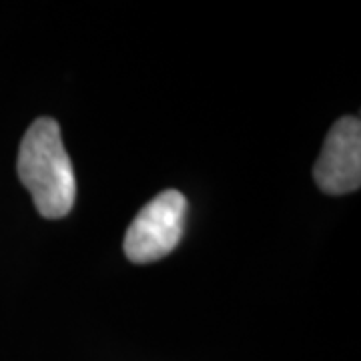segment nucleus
Wrapping results in <instances>:
<instances>
[{"mask_svg":"<svg viewBox=\"0 0 361 361\" xmlns=\"http://www.w3.org/2000/svg\"><path fill=\"white\" fill-rule=\"evenodd\" d=\"M18 177L44 219H63L77 201V177L54 118L40 116L23 137Z\"/></svg>","mask_w":361,"mask_h":361,"instance_id":"1","label":"nucleus"},{"mask_svg":"<svg viewBox=\"0 0 361 361\" xmlns=\"http://www.w3.org/2000/svg\"><path fill=\"white\" fill-rule=\"evenodd\" d=\"M189 203L187 197L169 189L139 211L125 235V255L137 265L153 263L173 253L183 239Z\"/></svg>","mask_w":361,"mask_h":361,"instance_id":"2","label":"nucleus"},{"mask_svg":"<svg viewBox=\"0 0 361 361\" xmlns=\"http://www.w3.org/2000/svg\"><path fill=\"white\" fill-rule=\"evenodd\" d=\"M317 187L327 195H345L361 185V123L343 116L334 123L313 167Z\"/></svg>","mask_w":361,"mask_h":361,"instance_id":"3","label":"nucleus"}]
</instances>
